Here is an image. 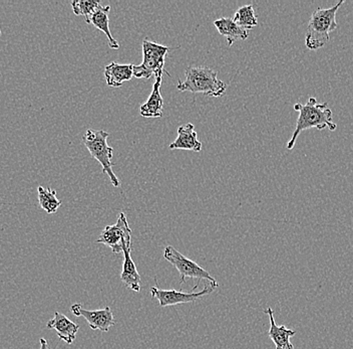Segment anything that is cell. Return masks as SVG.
<instances>
[{
	"label": "cell",
	"mask_w": 353,
	"mask_h": 349,
	"mask_svg": "<svg viewBox=\"0 0 353 349\" xmlns=\"http://www.w3.org/2000/svg\"><path fill=\"white\" fill-rule=\"evenodd\" d=\"M105 77L108 86L112 88H120L123 83L131 81L134 77V65L112 62L105 68Z\"/></svg>",
	"instance_id": "cell-14"
},
{
	"label": "cell",
	"mask_w": 353,
	"mask_h": 349,
	"mask_svg": "<svg viewBox=\"0 0 353 349\" xmlns=\"http://www.w3.org/2000/svg\"><path fill=\"white\" fill-rule=\"evenodd\" d=\"M46 327L54 329L57 337L68 344L74 343L76 340L77 333L79 332V326L68 319L65 315L59 312H55L54 318L46 324Z\"/></svg>",
	"instance_id": "cell-12"
},
{
	"label": "cell",
	"mask_w": 353,
	"mask_h": 349,
	"mask_svg": "<svg viewBox=\"0 0 353 349\" xmlns=\"http://www.w3.org/2000/svg\"><path fill=\"white\" fill-rule=\"evenodd\" d=\"M72 314L77 317H83L87 320L88 326L92 330L103 331L108 332L110 327L116 324L114 314L109 306H105L103 309L99 310H87L81 307V304H74L70 308Z\"/></svg>",
	"instance_id": "cell-9"
},
{
	"label": "cell",
	"mask_w": 353,
	"mask_h": 349,
	"mask_svg": "<svg viewBox=\"0 0 353 349\" xmlns=\"http://www.w3.org/2000/svg\"><path fill=\"white\" fill-rule=\"evenodd\" d=\"M37 196H39V205L46 213L55 214L61 207V202L57 198V191L54 189L50 187L46 189L43 185H39L37 189Z\"/></svg>",
	"instance_id": "cell-18"
},
{
	"label": "cell",
	"mask_w": 353,
	"mask_h": 349,
	"mask_svg": "<svg viewBox=\"0 0 353 349\" xmlns=\"http://www.w3.org/2000/svg\"><path fill=\"white\" fill-rule=\"evenodd\" d=\"M268 314L270 319V329H269L268 335L273 343L275 344L276 349H294V346L291 343L290 338L296 334V331L293 329H288L285 326H278L274 319V312L270 307L265 311Z\"/></svg>",
	"instance_id": "cell-13"
},
{
	"label": "cell",
	"mask_w": 353,
	"mask_h": 349,
	"mask_svg": "<svg viewBox=\"0 0 353 349\" xmlns=\"http://www.w3.org/2000/svg\"><path fill=\"white\" fill-rule=\"evenodd\" d=\"M169 148L172 150H190L196 153L200 152L202 150V143L198 139V133L194 125L187 123L180 126L178 128V137L169 145Z\"/></svg>",
	"instance_id": "cell-10"
},
{
	"label": "cell",
	"mask_w": 353,
	"mask_h": 349,
	"mask_svg": "<svg viewBox=\"0 0 353 349\" xmlns=\"http://www.w3.org/2000/svg\"><path fill=\"white\" fill-rule=\"evenodd\" d=\"M96 243L105 245L114 254L123 253V249H132V229L125 214H120L117 224L107 225Z\"/></svg>",
	"instance_id": "cell-7"
},
{
	"label": "cell",
	"mask_w": 353,
	"mask_h": 349,
	"mask_svg": "<svg viewBox=\"0 0 353 349\" xmlns=\"http://www.w3.org/2000/svg\"><path fill=\"white\" fill-rule=\"evenodd\" d=\"M163 75L160 74L154 77L153 91L150 95L149 99L143 103L140 108V113L145 118H161L163 116L164 109V99L161 95V85H162Z\"/></svg>",
	"instance_id": "cell-11"
},
{
	"label": "cell",
	"mask_w": 353,
	"mask_h": 349,
	"mask_svg": "<svg viewBox=\"0 0 353 349\" xmlns=\"http://www.w3.org/2000/svg\"><path fill=\"white\" fill-rule=\"evenodd\" d=\"M132 249H123V270H121V280L128 288L140 292L141 276L137 269L136 264L131 256Z\"/></svg>",
	"instance_id": "cell-16"
},
{
	"label": "cell",
	"mask_w": 353,
	"mask_h": 349,
	"mask_svg": "<svg viewBox=\"0 0 353 349\" xmlns=\"http://www.w3.org/2000/svg\"><path fill=\"white\" fill-rule=\"evenodd\" d=\"M233 21L248 32L257 26L258 19L252 4L241 6L234 15Z\"/></svg>",
	"instance_id": "cell-19"
},
{
	"label": "cell",
	"mask_w": 353,
	"mask_h": 349,
	"mask_svg": "<svg viewBox=\"0 0 353 349\" xmlns=\"http://www.w3.org/2000/svg\"><path fill=\"white\" fill-rule=\"evenodd\" d=\"M109 137L110 134L107 131H103V130L88 129L83 137V142L92 158L99 161L103 173L109 176L112 185L114 187H119L121 182L112 171V169L114 165V163L110 162L112 155H114V149L108 144Z\"/></svg>",
	"instance_id": "cell-4"
},
{
	"label": "cell",
	"mask_w": 353,
	"mask_h": 349,
	"mask_svg": "<svg viewBox=\"0 0 353 349\" xmlns=\"http://www.w3.org/2000/svg\"><path fill=\"white\" fill-rule=\"evenodd\" d=\"M39 343H41V348L39 349H50L48 348V341H46L44 338H41V340H39Z\"/></svg>",
	"instance_id": "cell-21"
},
{
	"label": "cell",
	"mask_w": 353,
	"mask_h": 349,
	"mask_svg": "<svg viewBox=\"0 0 353 349\" xmlns=\"http://www.w3.org/2000/svg\"><path fill=\"white\" fill-rule=\"evenodd\" d=\"M0 35H1V30H0Z\"/></svg>",
	"instance_id": "cell-22"
},
{
	"label": "cell",
	"mask_w": 353,
	"mask_h": 349,
	"mask_svg": "<svg viewBox=\"0 0 353 349\" xmlns=\"http://www.w3.org/2000/svg\"><path fill=\"white\" fill-rule=\"evenodd\" d=\"M143 63L134 66V77L138 79H151L165 73V61L169 48L145 39L143 41Z\"/></svg>",
	"instance_id": "cell-5"
},
{
	"label": "cell",
	"mask_w": 353,
	"mask_h": 349,
	"mask_svg": "<svg viewBox=\"0 0 353 349\" xmlns=\"http://www.w3.org/2000/svg\"><path fill=\"white\" fill-rule=\"evenodd\" d=\"M110 12V6H101V8L92 15V19H90V24H92L94 28H98V30L107 35L110 48H112V50H118V48H120V45H119L118 41H116L112 34H110L109 21Z\"/></svg>",
	"instance_id": "cell-17"
},
{
	"label": "cell",
	"mask_w": 353,
	"mask_h": 349,
	"mask_svg": "<svg viewBox=\"0 0 353 349\" xmlns=\"http://www.w3.org/2000/svg\"><path fill=\"white\" fill-rule=\"evenodd\" d=\"M344 3V0L337 2L330 8H317L311 15L305 37L308 50H319L330 41V32L336 30V13Z\"/></svg>",
	"instance_id": "cell-3"
},
{
	"label": "cell",
	"mask_w": 353,
	"mask_h": 349,
	"mask_svg": "<svg viewBox=\"0 0 353 349\" xmlns=\"http://www.w3.org/2000/svg\"><path fill=\"white\" fill-rule=\"evenodd\" d=\"M214 26L217 28L221 35L225 37L227 41V45L231 46L235 41H245L248 39V30H244L241 26H238L233 19L229 17H222L214 21Z\"/></svg>",
	"instance_id": "cell-15"
},
{
	"label": "cell",
	"mask_w": 353,
	"mask_h": 349,
	"mask_svg": "<svg viewBox=\"0 0 353 349\" xmlns=\"http://www.w3.org/2000/svg\"><path fill=\"white\" fill-rule=\"evenodd\" d=\"M217 288L216 286H205L203 290L199 292L185 293L182 291L174 290H162L158 287L151 288V295L153 298L158 299L161 307L176 306L178 304L191 303L196 301L204 296L209 295L215 291Z\"/></svg>",
	"instance_id": "cell-8"
},
{
	"label": "cell",
	"mask_w": 353,
	"mask_h": 349,
	"mask_svg": "<svg viewBox=\"0 0 353 349\" xmlns=\"http://www.w3.org/2000/svg\"><path fill=\"white\" fill-rule=\"evenodd\" d=\"M164 258L168 262L171 263L176 270L179 271V274L181 276V285L186 281V278H191V279H198L199 281L204 279L211 283V285H213V286L218 287L217 280L212 277L211 274L208 271L199 266L197 263L194 262V261L185 257L183 254H181L174 247H165Z\"/></svg>",
	"instance_id": "cell-6"
},
{
	"label": "cell",
	"mask_w": 353,
	"mask_h": 349,
	"mask_svg": "<svg viewBox=\"0 0 353 349\" xmlns=\"http://www.w3.org/2000/svg\"><path fill=\"white\" fill-rule=\"evenodd\" d=\"M327 105V103H317L316 99L313 97L309 98L306 104H295L294 110L299 113V116L292 137L287 142V149L294 148L298 136L305 130L311 128L319 130L330 128V131H334L336 129L337 125L332 121V111Z\"/></svg>",
	"instance_id": "cell-1"
},
{
	"label": "cell",
	"mask_w": 353,
	"mask_h": 349,
	"mask_svg": "<svg viewBox=\"0 0 353 349\" xmlns=\"http://www.w3.org/2000/svg\"><path fill=\"white\" fill-rule=\"evenodd\" d=\"M186 79H179L178 88L181 92L202 93L209 97L223 96L226 93L227 85L218 79L217 72L211 68L192 66L186 68Z\"/></svg>",
	"instance_id": "cell-2"
},
{
	"label": "cell",
	"mask_w": 353,
	"mask_h": 349,
	"mask_svg": "<svg viewBox=\"0 0 353 349\" xmlns=\"http://www.w3.org/2000/svg\"><path fill=\"white\" fill-rule=\"evenodd\" d=\"M72 6L74 15L85 17V23L90 24L92 15L101 8V4L94 0H74L72 1Z\"/></svg>",
	"instance_id": "cell-20"
}]
</instances>
